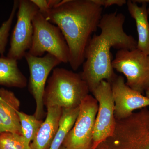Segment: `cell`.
I'll return each mask as SVG.
<instances>
[{
  "mask_svg": "<svg viewBox=\"0 0 149 149\" xmlns=\"http://www.w3.org/2000/svg\"><path fill=\"white\" fill-rule=\"evenodd\" d=\"M125 17L115 11L102 15L98 25L99 35L91 37L85 51V61L80 74L92 93L102 80L111 83L117 76L112 66L111 49L137 48L135 38L124 31Z\"/></svg>",
  "mask_w": 149,
  "mask_h": 149,
  "instance_id": "cell-1",
  "label": "cell"
},
{
  "mask_svg": "<svg viewBox=\"0 0 149 149\" xmlns=\"http://www.w3.org/2000/svg\"><path fill=\"white\" fill-rule=\"evenodd\" d=\"M102 11L93 0H63L42 14L61 31L69 48L68 63L74 70L85 61L86 47L98 28Z\"/></svg>",
  "mask_w": 149,
  "mask_h": 149,
  "instance_id": "cell-2",
  "label": "cell"
},
{
  "mask_svg": "<svg viewBox=\"0 0 149 149\" xmlns=\"http://www.w3.org/2000/svg\"><path fill=\"white\" fill-rule=\"evenodd\" d=\"M89 88L80 73L55 68L49 78L43 96L44 106L73 108L80 106L89 95Z\"/></svg>",
  "mask_w": 149,
  "mask_h": 149,
  "instance_id": "cell-3",
  "label": "cell"
},
{
  "mask_svg": "<svg viewBox=\"0 0 149 149\" xmlns=\"http://www.w3.org/2000/svg\"><path fill=\"white\" fill-rule=\"evenodd\" d=\"M96 149H149V108H144L126 118L116 120L112 135Z\"/></svg>",
  "mask_w": 149,
  "mask_h": 149,
  "instance_id": "cell-4",
  "label": "cell"
},
{
  "mask_svg": "<svg viewBox=\"0 0 149 149\" xmlns=\"http://www.w3.org/2000/svg\"><path fill=\"white\" fill-rule=\"evenodd\" d=\"M32 24V45L27 52L37 57L47 52L61 63H68L69 48L59 27L47 20L39 11L33 18Z\"/></svg>",
  "mask_w": 149,
  "mask_h": 149,
  "instance_id": "cell-5",
  "label": "cell"
},
{
  "mask_svg": "<svg viewBox=\"0 0 149 149\" xmlns=\"http://www.w3.org/2000/svg\"><path fill=\"white\" fill-rule=\"evenodd\" d=\"M112 66L125 75L132 90L143 94L149 88V56L137 48L118 50Z\"/></svg>",
  "mask_w": 149,
  "mask_h": 149,
  "instance_id": "cell-6",
  "label": "cell"
},
{
  "mask_svg": "<svg viewBox=\"0 0 149 149\" xmlns=\"http://www.w3.org/2000/svg\"><path fill=\"white\" fill-rule=\"evenodd\" d=\"M24 58L29 71L28 90L36 103L34 115L37 119L42 120L47 115L43 98L47 79L51 71L61 62L55 56L49 53L44 56L37 57L31 55L27 52Z\"/></svg>",
  "mask_w": 149,
  "mask_h": 149,
  "instance_id": "cell-7",
  "label": "cell"
},
{
  "mask_svg": "<svg viewBox=\"0 0 149 149\" xmlns=\"http://www.w3.org/2000/svg\"><path fill=\"white\" fill-rule=\"evenodd\" d=\"M98 103L88 95L80 105L75 123L65 139L62 146L66 149H91Z\"/></svg>",
  "mask_w": 149,
  "mask_h": 149,
  "instance_id": "cell-8",
  "label": "cell"
},
{
  "mask_svg": "<svg viewBox=\"0 0 149 149\" xmlns=\"http://www.w3.org/2000/svg\"><path fill=\"white\" fill-rule=\"evenodd\" d=\"M39 11L31 0L19 1L17 20L11 37L7 57L17 61L24 57L32 45V20Z\"/></svg>",
  "mask_w": 149,
  "mask_h": 149,
  "instance_id": "cell-9",
  "label": "cell"
},
{
  "mask_svg": "<svg viewBox=\"0 0 149 149\" xmlns=\"http://www.w3.org/2000/svg\"><path fill=\"white\" fill-rule=\"evenodd\" d=\"M92 93L98 103L91 148L95 149L113 133L116 125L115 104L111 84L106 80L102 81Z\"/></svg>",
  "mask_w": 149,
  "mask_h": 149,
  "instance_id": "cell-10",
  "label": "cell"
},
{
  "mask_svg": "<svg viewBox=\"0 0 149 149\" xmlns=\"http://www.w3.org/2000/svg\"><path fill=\"white\" fill-rule=\"evenodd\" d=\"M111 84L116 120L124 119L131 115L134 111L149 107L148 98L129 88L121 75L116 76Z\"/></svg>",
  "mask_w": 149,
  "mask_h": 149,
  "instance_id": "cell-11",
  "label": "cell"
},
{
  "mask_svg": "<svg viewBox=\"0 0 149 149\" xmlns=\"http://www.w3.org/2000/svg\"><path fill=\"white\" fill-rule=\"evenodd\" d=\"M20 101L12 91L0 88V133L10 132L22 135L17 112Z\"/></svg>",
  "mask_w": 149,
  "mask_h": 149,
  "instance_id": "cell-12",
  "label": "cell"
},
{
  "mask_svg": "<svg viewBox=\"0 0 149 149\" xmlns=\"http://www.w3.org/2000/svg\"><path fill=\"white\" fill-rule=\"evenodd\" d=\"M47 109L45 119L30 143L32 149H49L58 129L62 108L56 106Z\"/></svg>",
  "mask_w": 149,
  "mask_h": 149,
  "instance_id": "cell-13",
  "label": "cell"
},
{
  "mask_svg": "<svg viewBox=\"0 0 149 149\" xmlns=\"http://www.w3.org/2000/svg\"><path fill=\"white\" fill-rule=\"evenodd\" d=\"M139 6L133 1H127V6L130 16L136 22L138 34L137 48L149 56V22L147 3H141Z\"/></svg>",
  "mask_w": 149,
  "mask_h": 149,
  "instance_id": "cell-14",
  "label": "cell"
},
{
  "mask_svg": "<svg viewBox=\"0 0 149 149\" xmlns=\"http://www.w3.org/2000/svg\"><path fill=\"white\" fill-rule=\"evenodd\" d=\"M27 78L17 65V61L3 55L0 57V85L18 88H25Z\"/></svg>",
  "mask_w": 149,
  "mask_h": 149,
  "instance_id": "cell-15",
  "label": "cell"
},
{
  "mask_svg": "<svg viewBox=\"0 0 149 149\" xmlns=\"http://www.w3.org/2000/svg\"><path fill=\"white\" fill-rule=\"evenodd\" d=\"M80 106L73 108H62L57 131L49 149H59L74 125L79 114Z\"/></svg>",
  "mask_w": 149,
  "mask_h": 149,
  "instance_id": "cell-16",
  "label": "cell"
},
{
  "mask_svg": "<svg viewBox=\"0 0 149 149\" xmlns=\"http://www.w3.org/2000/svg\"><path fill=\"white\" fill-rule=\"evenodd\" d=\"M17 114L21 125L22 136L29 143L35 139L43 123L42 120L37 119L34 115H29L19 111Z\"/></svg>",
  "mask_w": 149,
  "mask_h": 149,
  "instance_id": "cell-17",
  "label": "cell"
},
{
  "mask_svg": "<svg viewBox=\"0 0 149 149\" xmlns=\"http://www.w3.org/2000/svg\"><path fill=\"white\" fill-rule=\"evenodd\" d=\"M0 149H32L22 135L3 132L0 133Z\"/></svg>",
  "mask_w": 149,
  "mask_h": 149,
  "instance_id": "cell-18",
  "label": "cell"
},
{
  "mask_svg": "<svg viewBox=\"0 0 149 149\" xmlns=\"http://www.w3.org/2000/svg\"><path fill=\"white\" fill-rule=\"evenodd\" d=\"M19 1H14L13 6L8 19L0 27V55H3L7 45L10 31L15 15L18 9Z\"/></svg>",
  "mask_w": 149,
  "mask_h": 149,
  "instance_id": "cell-19",
  "label": "cell"
},
{
  "mask_svg": "<svg viewBox=\"0 0 149 149\" xmlns=\"http://www.w3.org/2000/svg\"><path fill=\"white\" fill-rule=\"evenodd\" d=\"M93 1L102 7L105 8L113 5L122 6L127 3L125 0H93Z\"/></svg>",
  "mask_w": 149,
  "mask_h": 149,
  "instance_id": "cell-20",
  "label": "cell"
},
{
  "mask_svg": "<svg viewBox=\"0 0 149 149\" xmlns=\"http://www.w3.org/2000/svg\"><path fill=\"white\" fill-rule=\"evenodd\" d=\"M32 2L37 6L39 11L41 13L45 14L51 9L48 0H31Z\"/></svg>",
  "mask_w": 149,
  "mask_h": 149,
  "instance_id": "cell-21",
  "label": "cell"
},
{
  "mask_svg": "<svg viewBox=\"0 0 149 149\" xmlns=\"http://www.w3.org/2000/svg\"><path fill=\"white\" fill-rule=\"evenodd\" d=\"M134 2L136 3H141L142 2H145L149 3V0H133Z\"/></svg>",
  "mask_w": 149,
  "mask_h": 149,
  "instance_id": "cell-22",
  "label": "cell"
},
{
  "mask_svg": "<svg viewBox=\"0 0 149 149\" xmlns=\"http://www.w3.org/2000/svg\"><path fill=\"white\" fill-rule=\"evenodd\" d=\"M146 93V96L149 99V88L145 92Z\"/></svg>",
  "mask_w": 149,
  "mask_h": 149,
  "instance_id": "cell-23",
  "label": "cell"
},
{
  "mask_svg": "<svg viewBox=\"0 0 149 149\" xmlns=\"http://www.w3.org/2000/svg\"><path fill=\"white\" fill-rule=\"evenodd\" d=\"M59 149H66L63 146H62Z\"/></svg>",
  "mask_w": 149,
  "mask_h": 149,
  "instance_id": "cell-24",
  "label": "cell"
},
{
  "mask_svg": "<svg viewBox=\"0 0 149 149\" xmlns=\"http://www.w3.org/2000/svg\"><path fill=\"white\" fill-rule=\"evenodd\" d=\"M148 15H149V7L148 8Z\"/></svg>",
  "mask_w": 149,
  "mask_h": 149,
  "instance_id": "cell-25",
  "label": "cell"
}]
</instances>
